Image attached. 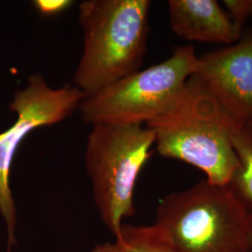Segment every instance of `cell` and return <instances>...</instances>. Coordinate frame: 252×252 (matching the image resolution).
Returning a JSON list of instances; mask_svg holds the SVG:
<instances>
[{
  "mask_svg": "<svg viewBox=\"0 0 252 252\" xmlns=\"http://www.w3.org/2000/svg\"><path fill=\"white\" fill-rule=\"evenodd\" d=\"M249 240L252 249V214H249Z\"/></svg>",
  "mask_w": 252,
  "mask_h": 252,
  "instance_id": "4fadbf2b",
  "label": "cell"
},
{
  "mask_svg": "<svg viewBox=\"0 0 252 252\" xmlns=\"http://www.w3.org/2000/svg\"><path fill=\"white\" fill-rule=\"evenodd\" d=\"M223 5L227 9V13L240 30L245 22L252 14V0H224Z\"/></svg>",
  "mask_w": 252,
  "mask_h": 252,
  "instance_id": "8fae6325",
  "label": "cell"
},
{
  "mask_svg": "<svg viewBox=\"0 0 252 252\" xmlns=\"http://www.w3.org/2000/svg\"><path fill=\"white\" fill-rule=\"evenodd\" d=\"M70 0H35L34 7L43 16H54L60 14L72 5Z\"/></svg>",
  "mask_w": 252,
  "mask_h": 252,
  "instance_id": "7c38bea8",
  "label": "cell"
},
{
  "mask_svg": "<svg viewBox=\"0 0 252 252\" xmlns=\"http://www.w3.org/2000/svg\"><path fill=\"white\" fill-rule=\"evenodd\" d=\"M238 122L192 75L173 108L146 126L161 156L189 163L208 181L227 185L239 165L231 141Z\"/></svg>",
  "mask_w": 252,
  "mask_h": 252,
  "instance_id": "6da1fadb",
  "label": "cell"
},
{
  "mask_svg": "<svg viewBox=\"0 0 252 252\" xmlns=\"http://www.w3.org/2000/svg\"><path fill=\"white\" fill-rule=\"evenodd\" d=\"M90 252H174L167 236L155 223L123 224L114 241L96 245Z\"/></svg>",
  "mask_w": 252,
  "mask_h": 252,
  "instance_id": "9c48e42d",
  "label": "cell"
},
{
  "mask_svg": "<svg viewBox=\"0 0 252 252\" xmlns=\"http://www.w3.org/2000/svg\"><path fill=\"white\" fill-rule=\"evenodd\" d=\"M193 75L231 116L252 125V33L199 56Z\"/></svg>",
  "mask_w": 252,
  "mask_h": 252,
  "instance_id": "52a82bcc",
  "label": "cell"
},
{
  "mask_svg": "<svg viewBox=\"0 0 252 252\" xmlns=\"http://www.w3.org/2000/svg\"><path fill=\"white\" fill-rule=\"evenodd\" d=\"M172 31L191 41L232 45L241 38V30L217 0H169Z\"/></svg>",
  "mask_w": 252,
  "mask_h": 252,
  "instance_id": "ba28073f",
  "label": "cell"
},
{
  "mask_svg": "<svg viewBox=\"0 0 252 252\" xmlns=\"http://www.w3.org/2000/svg\"><path fill=\"white\" fill-rule=\"evenodd\" d=\"M150 0H84L83 50L73 86L85 97L139 70L147 51Z\"/></svg>",
  "mask_w": 252,
  "mask_h": 252,
  "instance_id": "7a4b0ae2",
  "label": "cell"
},
{
  "mask_svg": "<svg viewBox=\"0 0 252 252\" xmlns=\"http://www.w3.org/2000/svg\"><path fill=\"white\" fill-rule=\"evenodd\" d=\"M84 94L75 86L51 87L44 77L34 74L27 87L15 93L9 110L17 119L9 129L0 133V214L8 231L9 251L15 245L16 207L9 186V175L14 155L23 140L36 128L56 125L69 117Z\"/></svg>",
  "mask_w": 252,
  "mask_h": 252,
  "instance_id": "8992f818",
  "label": "cell"
},
{
  "mask_svg": "<svg viewBox=\"0 0 252 252\" xmlns=\"http://www.w3.org/2000/svg\"><path fill=\"white\" fill-rule=\"evenodd\" d=\"M155 142L143 126L96 124L87 137L84 162L95 206L104 224L117 234L135 214V184Z\"/></svg>",
  "mask_w": 252,
  "mask_h": 252,
  "instance_id": "277c9868",
  "label": "cell"
},
{
  "mask_svg": "<svg viewBox=\"0 0 252 252\" xmlns=\"http://www.w3.org/2000/svg\"><path fill=\"white\" fill-rule=\"evenodd\" d=\"M155 224L174 252H252L249 212L228 185L201 180L162 198Z\"/></svg>",
  "mask_w": 252,
  "mask_h": 252,
  "instance_id": "3957f363",
  "label": "cell"
},
{
  "mask_svg": "<svg viewBox=\"0 0 252 252\" xmlns=\"http://www.w3.org/2000/svg\"><path fill=\"white\" fill-rule=\"evenodd\" d=\"M198 65L192 46L178 47L166 60L85 97L79 107L82 121L91 126L147 125L173 108Z\"/></svg>",
  "mask_w": 252,
  "mask_h": 252,
  "instance_id": "5b68a950",
  "label": "cell"
},
{
  "mask_svg": "<svg viewBox=\"0 0 252 252\" xmlns=\"http://www.w3.org/2000/svg\"><path fill=\"white\" fill-rule=\"evenodd\" d=\"M231 141L239 165L227 185L252 214V125L238 122L232 131Z\"/></svg>",
  "mask_w": 252,
  "mask_h": 252,
  "instance_id": "30bf717a",
  "label": "cell"
},
{
  "mask_svg": "<svg viewBox=\"0 0 252 252\" xmlns=\"http://www.w3.org/2000/svg\"><path fill=\"white\" fill-rule=\"evenodd\" d=\"M251 17L252 18V14H251Z\"/></svg>",
  "mask_w": 252,
  "mask_h": 252,
  "instance_id": "5bb4252c",
  "label": "cell"
}]
</instances>
